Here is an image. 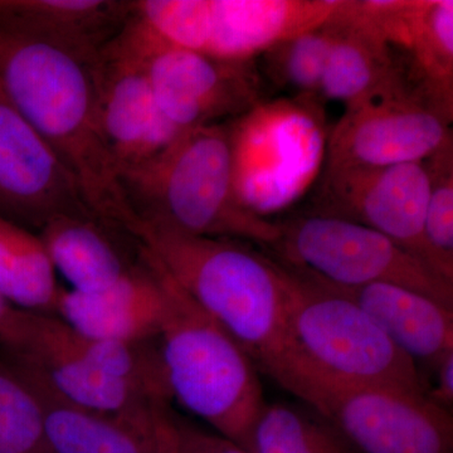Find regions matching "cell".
<instances>
[{
  "label": "cell",
  "instance_id": "12",
  "mask_svg": "<svg viewBox=\"0 0 453 453\" xmlns=\"http://www.w3.org/2000/svg\"><path fill=\"white\" fill-rule=\"evenodd\" d=\"M428 193L425 163L325 168L314 213L369 226L427 265L423 226Z\"/></svg>",
  "mask_w": 453,
  "mask_h": 453
},
{
  "label": "cell",
  "instance_id": "13",
  "mask_svg": "<svg viewBox=\"0 0 453 453\" xmlns=\"http://www.w3.org/2000/svg\"><path fill=\"white\" fill-rule=\"evenodd\" d=\"M62 214L92 216L70 173L0 86V216L41 229Z\"/></svg>",
  "mask_w": 453,
  "mask_h": 453
},
{
  "label": "cell",
  "instance_id": "22",
  "mask_svg": "<svg viewBox=\"0 0 453 453\" xmlns=\"http://www.w3.org/2000/svg\"><path fill=\"white\" fill-rule=\"evenodd\" d=\"M61 291L40 235L0 216V295L14 308L55 315Z\"/></svg>",
  "mask_w": 453,
  "mask_h": 453
},
{
  "label": "cell",
  "instance_id": "20",
  "mask_svg": "<svg viewBox=\"0 0 453 453\" xmlns=\"http://www.w3.org/2000/svg\"><path fill=\"white\" fill-rule=\"evenodd\" d=\"M335 20L339 35L325 67L320 100L351 107L412 95L388 44L349 13L347 0H342Z\"/></svg>",
  "mask_w": 453,
  "mask_h": 453
},
{
  "label": "cell",
  "instance_id": "11",
  "mask_svg": "<svg viewBox=\"0 0 453 453\" xmlns=\"http://www.w3.org/2000/svg\"><path fill=\"white\" fill-rule=\"evenodd\" d=\"M348 9L388 44L414 96L452 120V0H349Z\"/></svg>",
  "mask_w": 453,
  "mask_h": 453
},
{
  "label": "cell",
  "instance_id": "19",
  "mask_svg": "<svg viewBox=\"0 0 453 453\" xmlns=\"http://www.w3.org/2000/svg\"><path fill=\"white\" fill-rule=\"evenodd\" d=\"M323 282L359 306L416 365L436 369L453 351V309L449 306L390 283L340 288Z\"/></svg>",
  "mask_w": 453,
  "mask_h": 453
},
{
  "label": "cell",
  "instance_id": "14",
  "mask_svg": "<svg viewBox=\"0 0 453 453\" xmlns=\"http://www.w3.org/2000/svg\"><path fill=\"white\" fill-rule=\"evenodd\" d=\"M97 83L101 125L120 175L153 159L183 133L160 111L134 59L101 50Z\"/></svg>",
  "mask_w": 453,
  "mask_h": 453
},
{
  "label": "cell",
  "instance_id": "1",
  "mask_svg": "<svg viewBox=\"0 0 453 453\" xmlns=\"http://www.w3.org/2000/svg\"><path fill=\"white\" fill-rule=\"evenodd\" d=\"M98 58L0 33V86L76 181L92 216L129 234L139 222L104 135Z\"/></svg>",
  "mask_w": 453,
  "mask_h": 453
},
{
  "label": "cell",
  "instance_id": "2",
  "mask_svg": "<svg viewBox=\"0 0 453 453\" xmlns=\"http://www.w3.org/2000/svg\"><path fill=\"white\" fill-rule=\"evenodd\" d=\"M129 235L273 378L288 354L282 265L229 238L157 223L139 220Z\"/></svg>",
  "mask_w": 453,
  "mask_h": 453
},
{
  "label": "cell",
  "instance_id": "15",
  "mask_svg": "<svg viewBox=\"0 0 453 453\" xmlns=\"http://www.w3.org/2000/svg\"><path fill=\"white\" fill-rule=\"evenodd\" d=\"M163 314L162 282L140 251L136 266L118 282L96 292L62 288L55 309L77 333L121 342L157 340Z\"/></svg>",
  "mask_w": 453,
  "mask_h": 453
},
{
  "label": "cell",
  "instance_id": "21",
  "mask_svg": "<svg viewBox=\"0 0 453 453\" xmlns=\"http://www.w3.org/2000/svg\"><path fill=\"white\" fill-rule=\"evenodd\" d=\"M106 226L88 214H62L40 229L53 266L70 282L71 290H104L138 264L122 253Z\"/></svg>",
  "mask_w": 453,
  "mask_h": 453
},
{
  "label": "cell",
  "instance_id": "16",
  "mask_svg": "<svg viewBox=\"0 0 453 453\" xmlns=\"http://www.w3.org/2000/svg\"><path fill=\"white\" fill-rule=\"evenodd\" d=\"M7 362L25 378L37 398L47 453H175L174 414L159 427H149L83 410L29 369Z\"/></svg>",
  "mask_w": 453,
  "mask_h": 453
},
{
  "label": "cell",
  "instance_id": "10",
  "mask_svg": "<svg viewBox=\"0 0 453 453\" xmlns=\"http://www.w3.org/2000/svg\"><path fill=\"white\" fill-rule=\"evenodd\" d=\"M451 119L412 95L345 107L329 131L324 168L425 163L452 139Z\"/></svg>",
  "mask_w": 453,
  "mask_h": 453
},
{
  "label": "cell",
  "instance_id": "4",
  "mask_svg": "<svg viewBox=\"0 0 453 453\" xmlns=\"http://www.w3.org/2000/svg\"><path fill=\"white\" fill-rule=\"evenodd\" d=\"M139 251L163 286L157 345L172 398L220 437L251 452L253 428L267 405L255 362L150 255L140 247Z\"/></svg>",
  "mask_w": 453,
  "mask_h": 453
},
{
  "label": "cell",
  "instance_id": "7",
  "mask_svg": "<svg viewBox=\"0 0 453 453\" xmlns=\"http://www.w3.org/2000/svg\"><path fill=\"white\" fill-rule=\"evenodd\" d=\"M273 247L282 265L340 286L390 283L421 292L453 309V286L386 235L359 223L324 214L280 223Z\"/></svg>",
  "mask_w": 453,
  "mask_h": 453
},
{
  "label": "cell",
  "instance_id": "24",
  "mask_svg": "<svg viewBox=\"0 0 453 453\" xmlns=\"http://www.w3.org/2000/svg\"><path fill=\"white\" fill-rule=\"evenodd\" d=\"M250 453H357L319 416L291 407L267 404L259 416Z\"/></svg>",
  "mask_w": 453,
  "mask_h": 453
},
{
  "label": "cell",
  "instance_id": "25",
  "mask_svg": "<svg viewBox=\"0 0 453 453\" xmlns=\"http://www.w3.org/2000/svg\"><path fill=\"white\" fill-rule=\"evenodd\" d=\"M338 35L334 14L319 28L276 44L261 56L266 77L280 88L296 92V96L319 98L325 67Z\"/></svg>",
  "mask_w": 453,
  "mask_h": 453
},
{
  "label": "cell",
  "instance_id": "28",
  "mask_svg": "<svg viewBox=\"0 0 453 453\" xmlns=\"http://www.w3.org/2000/svg\"><path fill=\"white\" fill-rule=\"evenodd\" d=\"M175 453H249L223 437L211 436L175 418Z\"/></svg>",
  "mask_w": 453,
  "mask_h": 453
},
{
  "label": "cell",
  "instance_id": "26",
  "mask_svg": "<svg viewBox=\"0 0 453 453\" xmlns=\"http://www.w3.org/2000/svg\"><path fill=\"white\" fill-rule=\"evenodd\" d=\"M429 177L423 240L426 262L453 286V138L425 162Z\"/></svg>",
  "mask_w": 453,
  "mask_h": 453
},
{
  "label": "cell",
  "instance_id": "23",
  "mask_svg": "<svg viewBox=\"0 0 453 453\" xmlns=\"http://www.w3.org/2000/svg\"><path fill=\"white\" fill-rule=\"evenodd\" d=\"M125 27L160 49L207 55L213 27L211 0L134 2Z\"/></svg>",
  "mask_w": 453,
  "mask_h": 453
},
{
  "label": "cell",
  "instance_id": "9",
  "mask_svg": "<svg viewBox=\"0 0 453 453\" xmlns=\"http://www.w3.org/2000/svg\"><path fill=\"white\" fill-rule=\"evenodd\" d=\"M142 65L155 101L179 131L232 120L262 97L256 62H232L190 50L160 49L121 29L105 49Z\"/></svg>",
  "mask_w": 453,
  "mask_h": 453
},
{
  "label": "cell",
  "instance_id": "6",
  "mask_svg": "<svg viewBox=\"0 0 453 453\" xmlns=\"http://www.w3.org/2000/svg\"><path fill=\"white\" fill-rule=\"evenodd\" d=\"M226 129L235 196L262 219L299 201L325 165L329 131L318 97L262 101Z\"/></svg>",
  "mask_w": 453,
  "mask_h": 453
},
{
  "label": "cell",
  "instance_id": "17",
  "mask_svg": "<svg viewBox=\"0 0 453 453\" xmlns=\"http://www.w3.org/2000/svg\"><path fill=\"white\" fill-rule=\"evenodd\" d=\"M342 0H211V38L207 55L253 62L283 41L332 19Z\"/></svg>",
  "mask_w": 453,
  "mask_h": 453
},
{
  "label": "cell",
  "instance_id": "18",
  "mask_svg": "<svg viewBox=\"0 0 453 453\" xmlns=\"http://www.w3.org/2000/svg\"><path fill=\"white\" fill-rule=\"evenodd\" d=\"M134 2L0 0V33L98 58L127 23Z\"/></svg>",
  "mask_w": 453,
  "mask_h": 453
},
{
  "label": "cell",
  "instance_id": "8",
  "mask_svg": "<svg viewBox=\"0 0 453 453\" xmlns=\"http://www.w3.org/2000/svg\"><path fill=\"white\" fill-rule=\"evenodd\" d=\"M286 390L315 410L357 453H453L451 411L427 395L312 374L295 378Z\"/></svg>",
  "mask_w": 453,
  "mask_h": 453
},
{
  "label": "cell",
  "instance_id": "29",
  "mask_svg": "<svg viewBox=\"0 0 453 453\" xmlns=\"http://www.w3.org/2000/svg\"><path fill=\"white\" fill-rule=\"evenodd\" d=\"M437 387L427 396L434 403L451 411L453 404V351L437 365Z\"/></svg>",
  "mask_w": 453,
  "mask_h": 453
},
{
  "label": "cell",
  "instance_id": "5",
  "mask_svg": "<svg viewBox=\"0 0 453 453\" xmlns=\"http://www.w3.org/2000/svg\"><path fill=\"white\" fill-rule=\"evenodd\" d=\"M282 266L288 354L273 378L282 388L300 375L312 374L427 395L418 365L359 306L318 277Z\"/></svg>",
  "mask_w": 453,
  "mask_h": 453
},
{
  "label": "cell",
  "instance_id": "30",
  "mask_svg": "<svg viewBox=\"0 0 453 453\" xmlns=\"http://www.w3.org/2000/svg\"><path fill=\"white\" fill-rule=\"evenodd\" d=\"M22 310L14 308L0 295V347H9L16 336Z\"/></svg>",
  "mask_w": 453,
  "mask_h": 453
},
{
  "label": "cell",
  "instance_id": "27",
  "mask_svg": "<svg viewBox=\"0 0 453 453\" xmlns=\"http://www.w3.org/2000/svg\"><path fill=\"white\" fill-rule=\"evenodd\" d=\"M0 453H47L37 398L25 378L2 357Z\"/></svg>",
  "mask_w": 453,
  "mask_h": 453
},
{
  "label": "cell",
  "instance_id": "3",
  "mask_svg": "<svg viewBox=\"0 0 453 453\" xmlns=\"http://www.w3.org/2000/svg\"><path fill=\"white\" fill-rule=\"evenodd\" d=\"M121 183L142 222L270 247L281 234L280 223L262 219L238 202L226 125L183 131L153 159L121 173Z\"/></svg>",
  "mask_w": 453,
  "mask_h": 453
}]
</instances>
